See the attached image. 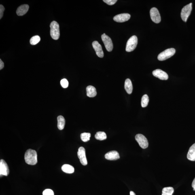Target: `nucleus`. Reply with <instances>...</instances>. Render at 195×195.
Returning a JSON list of instances; mask_svg holds the SVG:
<instances>
[{
    "mask_svg": "<svg viewBox=\"0 0 195 195\" xmlns=\"http://www.w3.org/2000/svg\"><path fill=\"white\" fill-rule=\"evenodd\" d=\"M26 163L31 165H35L37 163V155L36 151L29 149L26 151L24 156Z\"/></svg>",
    "mask_w": 195,
    "mask_h": 195,
    "instance_id": "f257e3e1",
    "label": "nucleus"
},
{
    "mask_svg": "<svg viewBox=\"0 0 195 195\" xmlns=\"http://www.w3.org/2000/svg\"><path fill=\"white\" fill-rule=\"evenodd\" d=\"M50 35L53 39L58 40L60 37L59 26L57 22L53 21L50 25Z\"/></svg>",
    "mask_w": 195,
    "mask_h": 195,
    "instance_id": "f03ea898",
    "label": "nucleus"
},
{
    "mask_svg": "<svg viewBox=\"0 0 195 195\" xmlns=\"http://www.w3.org/2000/svg\"><path fill=\"white\" fill-rule=\"evenodd\" d=\"M176 50L175 49L170 48L166 49L158 55V59L160 61H163L173 56Z\"/></svg>",
    "mask_w": 195,
    "mask_h": 195,
    "instance_id": "7ed1b4c3",
    "label": "nucleus"
},
{
    "mask_svg": "<svg viewBox=\"0 0 195 195\" xmlns=\"http://www.w3.org/2000/svg\"><path fill=\"white\" fill-rule=\"evenodd\" d=\"M138 43V39L136 35L132 36L128 39L127 42L126 51L128 52L133 51L137 47Z\"/></svg>",
    "mask_w": 195,
    "mask_h": 195,
    "instance_id": "20e7f679",
    "label": "nucleus"
},
{
    "mask_svg": "<svg viewBox=\"0 0 195 195\" xmlns=\"http://www.w3.org/2000/svg\"><path fill=\"white\" fill-rule=\"evenodd\" d=\"M192 3L186 5L182 9L181 16L183 22H187L192 10Z\"/></svg>",
    "mask_w": 195,
    "mask_h": 195,
    "instance_id": "39448f33",
    "label": "nucleus"
},
{
    "mask_svg": "<svg viewBox=\"0 0 195 195\" xmlns=\"http://www.w3.org/2000/svg\"><path fill=\"white\" fill-rule=\"evenodd\" d=\"M135 139L142 148L145 149L148 147L149 143L146 138L143 134H137L135 136Z\"/></svg>",
    "mask_w": 195,
    "mask_h": 195,
    "instance_id": "423d86ee",
    "label": "nucleus"
},
{
    "mask_svg": "<svg viewBox=\"0 0 195 195\" xmlns=\"http://www.w3.org/2000/svg\"><path fill=\"white\" fill-rule=\"evenodd\" d=\"M101 38L107 51L109 52H111L113 50V44L110 38L106 35L105 34L102 35Z\"/></svg>",
    "mask_w": 195,
    "mask_h": 195,
    "instance_id": "0eeeda50",
    "label": "nucleus"
},
{
    "mask_svg": "<svg viewBox=\"0 0 195 195\" xmlns=\"http://www.w3.org/2000/svg\"><path fill=\"white\" fill-rule=\"evenodd\" d=\"M78 158L81 164L83 166H86L88 164L86 156V150L84 147H79L77 152Z\"/></svg>",
    "mask_w": 195,
    "mask_h": 195,
    "instance_id": "6e6552de",
    "label": "nucleus"
},
{
    "mask_svg": "<svg viewBox=\"0 0 195 195\" xmlns=\"http://www.w3.org/2000/svg\"><path fill=\"white\" fill-rule=\"evenodd\" d=\"M150 15L151 20L155 23L158 24L161 21V17L158 9L153 7L150 11Z\"/></svg>",
    "mask_w": 195,
    "mask_h": 195,
    "instance_id": "1a4fd4ad",
    "label": "nucleus"
},
{
    "mask_svg": "<svg viewBox=\"0 0 195 195\" xmlns=\"http://www.w3.org/2000/svg\"><path fill=\"white\" fill-rule=\"evenodd\" d=\"M153 74L154 76L163 80H167L168 76L166 72L160 69H157L153 72Z\"/></svg>",
    "mask_w": 195,
    "mask_h": 195,
    "instance_id": "9d476101",
    "label": "nucleus"
},
{
    "mask_svg": "<svg viewBox=\"0 0 195 195\" xmlns=\"http://www.w3.org/2000/svg\"><path fill=\"white\" fill-rule=\"evenodd\" d=\"M9 169L8 165L3 160H0V175L1 176H7L9 173Z\"/></svg>",
    "mask_w": 195,
    "mask_h": 195,
    "instance_id": "9b49d317",
    "label": "nucleus"
},
{
    "mask_svg": "<svg viewBox=\"0 0 195 195\" xmlns=\"http://www.w3.org/2000/svg\"><path fill=\"white\" fill-rule=\"evenodd\" d=\"M130 18V15L127 13H124L117 15L113 18V20L118 22H123L127 21Z\"/></svg>",
    "mask_w": 195,
    "mask_h": 195,
    "instance_id": "f8f14e48",
    "label": "nucleus"
},
{
    "mask_svg": "<svg viewBox=\"0 0 195 195\" xmlns=\"http://www.w3.org/2000/svg\"><path fill=\"white\" fill-rule=\"evenodd\" d=\"M92 46L96 51V54L100 58L104 56V53L102 50L101 45L97 41H94L92 43Z\"/></svg>",
    "mask_w": 195,
    "mask_h": 195,
    "instance_id": "ddd939ff",
    "label": "nucleus"
},
{
    "mask_svg": "<svg viewBox=\"0 0 195 195\" xmlns=\"http://www.w3.org/2000/svg\"><path fill=\"white\" fill-rule=\"evenodd\" d=\"M105 158L107 160H115L120 158L119 153L116 151H112L107 153L105 155Z\"/></svg>",
    "mask_w": 195,
    "mask_h": 195,
    "instance_id": "4468645a",
    "label": "nucleus"
},
{
    "mask_svg": "<svg viewBox=\"0 0 195 195\" xmlns=\"http://www.w3.org/2000/svg\"><path fill=\"white\" fill-rule=\"evenodd\" d=\"M29 9V6L27 5H24L19 7L17 9L16 13L19 16H22L25 14Z\"/></svg>",
    "mask_w": 195,
    "mask_h": 195,
    "instance_id": "2eb2a0df",
    "label": "nucleus"
},
{
    "mask_svg": "<svg viewBox=\"0 0 195 195\" xmlns=\"http://www.w3.org/2000/svg\"><path fill=\"white\" fill-rule=\"evenodd\" d=\"M187 158L189 160L195 161V143L193 144L189 148L187 156Z\"/></svg>",
    "mask_w": 195,
    "mask_h": 195,
    "instance_id": "dca6fc26",
    "label": "nucleus"
},
{
    "mask_svg": "<svg viewBox=\"0 0 195 195\" xmlns=\"http://www.w3.org/2000/svg\"><path fill=\"white\" fill-rule=\"evenodd\" d=\"M87 96L89 97H94L96 96L97 92L96 89L92 86H89L86 88Z\"/></svg>",
    "mask_w": 195,
    "mask_h": 195,
    "instance_id": "f3484780",
    "label": "nucleus"
},
{
    "mask_svg": "<svg viewBox=\"0 0 195 195\" xmlns=\"http://www.w3.org/2000/svg\"><path fill=\"white\" fill-rule=\"evenodd\" d=\"M124 88L127 93L130 94L133 91V86L131 80L129 79H126L125 81Z\"/></svg>",
    "mask_w": 195,
    "mask_h": 195,
    "instance_id": "a211bd4d",
    "label": "nucleus"
},
{
    "mask_svg": "<svg viewBox=\"0 0 195 195\" xmlns=\"http://www.w3.org/2000/svg\"><path fill=\"white\" fill-rule=\"evenodd\" d=\"M62 171L67 173H72L75 171L74 168L70 165L68 164L63 165L62 166Z\"/></svg>",
    "mask_w": 195,
    "mask_h": 195,
    "instance_id": "6ab92c4d",
    "label": "nucleus"
},
{
    "mask_svg": "<svg viewBox=\"0 0 195 195\" xmlns=\"http://www.w3.org/2000/svg\"><path fill=\"white\" fill-rule=\"evenodd\" d=\"M58 127L60 130L63 129L65 125V120L62 116H59L57 117Z\"/></svg>",
    "mask_w": 195,
    "mask_h": 195,
    "instance_id": "aec40b11",
    "label": "nucleus"
},
{
    "mask_svg": "<svg viewBox=\"0 0 195 195\" xmlns=\"http://www.w3.org/2000/svg\"><path fill=\"white\" fill-rule=\"evenodd\" d=\"M95 137L96 140L100 141H103L107 139V136L105 132H98L96 134Z\"/></svg>",
    "mask_w": 195,
    "mask_h": 195,
    "instance_id": "412c9836",
    "label": "nucleus"
},
{
    "mask_svg": "<svg viewBox=\"0 0 195 195\" xmlns=\"http://www.w3.org/2000/svg\"><path fill=\"white\" fill-rule=\"evenodd\" d=\"M174 192V189L171 187H164L162 190V195H172Z\"/></svg>",
    "mask_w": 195,
    "mask_h": 195,
    "instance_id": "4be33fe9",
    "label": "nucleus"
},
{
    "mask_svg": "<svg viewBox=\"0 0 195 195\" xmlns=\"http://www.w3.org/2000/svg\"><path fill=\"white\" fill-rule=\"evenodd\" d=\"M149 102V98L148 96L145 94L142 98L141 105L143 107H145L147 106Z\"/></svg>",
    "mask_w": 195,
    "mask_h": 195,
    "instance_id": "5701e85b",
    "label": "nucleus"
},
{
    "mask_svg": "<svg viewBox=\"0 0 195 195\" xmlns=\"http://www.w3.org/2000/svg\"><path fill=\"white\" fill-rule=\"evenodd\" d=\"M91 134L89 133H84L81 134L80 137L83 142H86L89 141Z\"/></svg>",
    "mask_w": 195,
    "mask_h": 195,
    "instance_id": "b1692460",
    "label": "nucleus"
},
{
    "mask_svg": "<svg viewBox=\"0 0 195 195\" xmlns=\"http://www.w3.org/2000/svg\"><path fill=\"white\" fill-rule=\"evenodd\" d=\"M41 39L39 35H35L30 39V43L32 45H35L40 41Z\"/></svg>",
    "mask_w": 195,
    "mask_h": 195,
    "instance_id": "393cba45",
    "label": "nucleus"
},
{
    "mask_svg": "<svg viewBox=\"0 0 195 195\" xmlns=\"http://www.w3.org/2000/svg\"><path fill=\"white\" fill-rule=\"evenodd\" d=\"M60 84L62 88H66L69 86V83L67 79H62L60 81Z\"/></svg>",
    "mask_w": 195,
    "mask_h": 195,
    "instance_id": "a878e982",
    "label": "nucleus"
},
{
    "mask_svg": "<svg viewBox=\"0 0 195 195\" xmlns=\"http://www.w3.org/2000/svg\"><path fill=\"white\" fill-rule=\"evenodd\" d=\"M43 195H54V193L52 189H46L43 191Z\"/></svg>",
    "mask_w": 195,
    "mask_h": 195,
    "instance_id": "bb28decb",
    "label": "nucleus"
},
{
    "mask_svg": "<svg viewBox=\"0 0 195 195\" xmlns=\"http://www.w3.org/2000/svg\"><path fill=\"white\" fill-rule=\"evenodd\" d=\"M104 2L107 3L109 5H114L117 2V0H103Z\"/></svg>",
    "mask_w": 195,
    "mask_h": 195,
    "instance_id": "cd10ccee",
    "label": "nucleus"
},
{
    "mask_svg": "<svg viewBox=\"0 0 195 195\" xmlns=\"http://www.w3.org/2000/svg\"><path fill=\"white\" fill-rule=\"evenodd\" d=\"M5 10L4 7L2 5H0V18L1 19L2 18L4 11Z\"/></svg>",
    "mask_w": 195,
    "mask_h": 195,
    "instance_id": "c85d7f7f",
    "label": "nucleus"
},
{
    "mask_svg": "<svg viewBox=\"0 0 195 195\" xmlns=\"http://www.w3.org/2000/svg\"><path fill=\"white\" fill-rule=\"evenodd\" d=\"M4 67V64L2 60L0 59V69L1 70Z\"/></svg>",
    "mask_w": 195,
    "mask_h": 195,
    "instance_id": "c756f323",
    "label": "nucleus"
},
{
    "mask_svg": "<svg viewBox=\"0 0 195 195\" xmlns=\"http://www.w3.org/2000/svg\"><path fill=\"white\" fill-rule=\"evenodd\" d=\"M192 187L193 189V190L194 191H195V178L193 180V183H192Z\"/></svg>",
    "mask_w": 195,
    "mask_h": 195,
    "instance_id": "7c9ffc66",
    "label": "nucleus"
},
{
    "mask_svg": "<svg viewBox=\"0 0 195 195\" xmlns=\"http://www.w3.org/2000/svg\"><path fill=\"white\" fill-rule=\"evenodd\" d=\"M130 195H136L135 193L133 192V191H130Z\"/></svg>",
    "mask_w": 195,
    "mask_h": 195,
    "instance_id": "2f4dec72",
    "label": "nucleus"
}]
</instances>
